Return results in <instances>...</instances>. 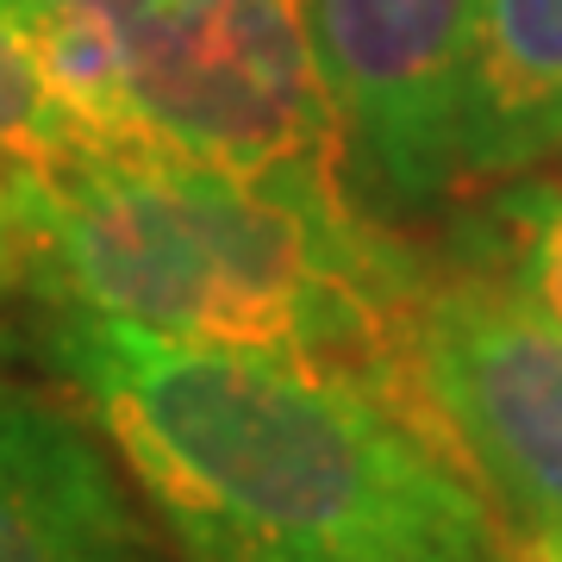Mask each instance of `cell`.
I'll return each instance as SVG.
<instances>
[{
    "label": "cell",
    "instance_id": "6da1fadb",
    "mask_svg": "<svg viewBox=\"0 0 562 562\" xmlns=\"http://www.w3.org/2000/svg\"><path fill=\"white\" fill-rule=\"evenodd\" d=\"M50 357L188 562H494L506 519L382 394L57 313Z\"/></svg>",
    "mask_w": 562,
    "mask_h": 562
},
{
    "label": "cell",
    "instance_id": "7a4b0ae2",
    "mask_svg": "<svg viewBox=\"0 0 562 562\" xmlns=\"http://www.w3.org/2000/svg\"><path fill=\"white\" fill-rule=\"evenodd\" d=\"M20 194L32 288L57 313L344 375L406 413L425 276L344 176L106 157L20 176Z\"/></svg>",
    "mask_w": 562,
    "mask_h": 562
},
{
    "label": "cell",
    "instance_id": "3957f363",
    "mask_svg": "<svg viewBox=\"0 0 562 562\" xmlns=\"http://www.w3.org/2000/svg\"><path fill=\"white\" fill-rule=\"evenodd\" d=\"M88 25L144 157L344 176L301 0H0ZM350 181V176H344Z\"/></svg>",
    "mask_w": 562,
    "mask_h": 562
},
{
    "label": "cell",
    "instance_id": "277c9868",
    "mask_svg": "<svg viewBox=\"0 0 562 562\" xmlns=\"http://www.w3.org/2000/svg\"><path fill=\"white\" fill-rule=\"evenodd\" d=\"M406 413L519 525H562V331L501 281H425L406 338Z\"/></svg>",
    "mask_w": 562,
    "mask_h": 562
},
{
    "label": "cell",
    "instance_id": "5b68a950",
    "mask_svg": "<svg viewBox=\"0 0 562 562\" xmlns=\"http://www.w3.org/2000/svg\"><path fill=\"white\" fill-rule=\"evenodd\" d=\"M350 188L425 213L462 176L457 113L475 0H301Z\"/></svg>",
    "mask_w": 562,
    "mask_h": 562
},
{
    "label": "cell",
    "instance_id": "8992f818",
    "mask_svg": "<svg viewBox=\"0 0 562 562\" xmlns=\"http://www.w3.org/2000/svg\"><path fill=\"white\" fill-rule=\"evenodd\" d=\"M0 562H157L113 443L20 382H0Z\"/></svg>",
    "mask_w": 562,
    "mask_h": 562
},
{
    "label": "cell",
    "instance_id": "52a82bcc",
    "mask_svg": "<svg viewBox=\"0 0 562 562\" xmlns=\"http://www.w3.org/2000/svg\"><path fill=\"white\" fill-rule=\"evenodd\" d=\"M562 150V0H475L462 57V176L513 181Z\"/></svg>",
    "mask_w": 562,
    "mask_h": 562
},
{
    "label": "cell",
    "instance_id": "ba28073f",
    "mask_svg": "<svg viewBox=\"0 0 562 562\" xmlns=\"http://www.w3.org/2000/svg\"><path fill=\"white\" fill-rule=\"evenodd\" d=\"M462 269L501 281L543 325L562 331V181L513 176L462 232Z\"/></svg>",
    "mask_w": 562,
    "mask_h": 562
},
{
    "label": "cell",
    "instance_id": "9c48e42d",
    "mask_svg": "<svg viewBox=\"0 0 562 562\" xmlns=\"http://www.w3.org/2000/svg\"><path fill=\"white\" fill-rule=\"evenodd\" d=\"M76 162H94L81 125L50 94L38 57L25 50L13 20L0 13V169L7 176H57Z\"/></svg>",
    "mask_w": 562,
    "mask_h": 562
},
{
    "label": "cell",
    "instance_id": "30bf717a",
    "mask_svg": "<svg viewBox=\"0 0 562 562\" xmlns=\"http://www.w3.org/2000/svg\"><path fill=\"white\" fill-rule=\"evenodd\" d=\"M32 288V213H25L20 176L0 169V294Z\"/></svg>",
    "mask_w": 562,
    "mask_h": 562
},
{
    "label": "cell",
    "instance_id": "8fae6325",
    "mask_svg": "<svg viewBox=\"0 0 562 562\" xmlns=\"http://www.w3.org/2000/svg\"><path fill=\"white\" fill-rule=\"evenodd\" d=\"M494 562H562V525H506Z\"/></svg>",
    "mask_w": 562,
    "mask_h": 562
}]
</instances>
